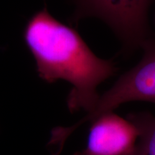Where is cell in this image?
I'll list each match as a JSON object with an SVG mask.
<instances>
[{
  "instance_id": "obj_2",
  "label": "cell",
  "mask_w": 155,
  "mask_h": 155,
  "mask_svg": "<svg viewBox=\"0 0 155 155\" xmlns=\"http://www.w3.org/2000/svg\"><path fill=\"white\" fill-rule=\"evenodd\" d=\"M152 0H75L74 22L95 17L106 22L121 40L124 50L141 48L150 39L148 9Z\"/></svg>"
},
{
  "instance_id": "obj_3",
  "label": "cell",
  "mask_w": 155,
  "mask_h": 155,
  "mask_svg": "<svg viewBox=\"0 0 155 155\" xmlns=\"http://www.w3.org/2000/svg\"><path fill=\"white\" fill-rule=\"evenodd\" d=\"M144 54L140 62L122 75L109 90L99 96L96 106L75 124L62 127L65 138L87 122L98 116L114 111L121 104L130 101L155 104V40L150 38L141 46Z\"/></svg>"
},
{
  "instance_id": "obj_1",
  "label": "cell",
  "mask_w": 155,
  "mask_h": 155,
  "mask_svg": "<svg viewBox=\"0 0 155 155\" xmlns=\"http://www.w3.org/2000/svg\"><path fill=\"white\" fill-rule=\"evenodd\" d=\"M23 36L40 78L72 85L67 99L69 111H91L100 96L98 86L116 71L113 62L97 57L74 29L54 18L47 9L29 19Z\"/></svg>"
},
{
  "instance_id": "obj_5",
  "label": "cell",
  "mask_w": 155,
  "mask_h": 155,
  "mask_svg": "<svg viewBox=\"0 0 155 155\" xmlns=\"http://www.w3.org/2000/svg\"><path fill=\"white\" fill-rule=\"evenodd\" d=\"M138 131V141L131 155H155V116L149 112L128 115Z\"/></svg>"
},
{
  "instance_id": "obj_4",
  "label": "cell",
  "mask_w": 155,
  "mask_h": 155,
  "mask_svg": "<svg viewBox=\"0 0 155 155\" xmlns=\"http://www.w3.org/2000/svg\"><path fill=\"white\" fill-rule=\"evenodd\" d=\"M86 146L73 155H131L138 141V131L129 119L113 111L90 121Z\"/></svg>"
}]
</instances>
